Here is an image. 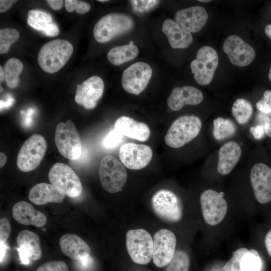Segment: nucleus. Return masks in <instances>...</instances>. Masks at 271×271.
Segmentation results:
<instances>
[{"mask_svg": "<svg viewBox=\"0 0 271 271\" xmlns=\"http://www.w3.org/2000/svg\"><path fill=\"white\" fill-rule=\"evenodd\" d=\"M73 52V46L64 39H55L43 45L38 55L41 69L48 73H54L67 63Z\"/></svg>", "mask_w": 271, "mask_h": 271, "instance_id": "obj_1", "label": "nucleus"}, {"mask_svg": "<svg viewBox=\"0 0 271 271\" xmlns=\"http://www.w3.org/2000/svg\"><path fill=\"white\" fill-rule=\"evenodd\" d=\"M201 127V121L197 116H180L172 122L168 130L165 137V143L172 148L182 147L198 135Z\"/></svg>", "mask_w": 271, "mask_h": 271, "instance_id": "obj_2", "label": "nucleus"}, {"mask_svg": "<svg viewBox=\"0 0 271 271\" xmlns=\"http://www.w3.org/2000/svg\"><path fill=\"white\" fill-rule=\"evenodd\" d=\"M134 25L133 20L124 14L110 13L102 17L95 24L93 36L99 43L108 42L128 32Z\"/></svg>", "mask_w": 271, "mask_h": 271, "instance_id": "obj_3", "label": "nucleus"}, {"mask_svg": "<svg viewBox=\"0 0 271 271\" xmlns=\"http://www.w3.org/2000/svg\"><path fill=\"white\" fill-rule=\"evenodd\" d=\"M98 176L103 188L110 193L120 191L127 180L124 166L114 157L106 155L98 167Z\"/></svg>", "mask_w": 271, "mask_h": 271, "instance_id": "obj_4", "label": "nucleus"}, {"mask_svg": "<svg viewBox=\"0 0 271 271\" xmlns=\"http://www.w3.org/2000/svg\"><path fill=\"white\" fill-rule=\"evenodd\" d=\"M151 206L154 213L164 221L177 223L183 217L182 202L176 194L169 190L157 191L152 197Z\"/></svg>", "mask_w": 271, "mask_h": 271, "instance_id": "obj_5", "label": "nucleus"}, {"mask_svg": "<svg viewBox=\"0 0 271 271\" xmlns=\"http://www.w3.org/2000/svg\"><path fill=\"white\" fill-rule=\"evenodd\" d=\"M55 142L59 153L71 160L78 159L81 154V140L73 122L68 119L59 122L56 128Z\"/></svg>", "mask_w": 271, "mask_h": 271, "instance_id": "obj_6", "label": "nucleus"}, {"mask_svg": "<svg viewBox=\"0 0 271 271\" xmlns=\"http://www.w3.org/2000/svg\"><path fill=\"white\" fill-rule=\"evenodd\" d=\"M126 246L134 262L147 264L151 260L153 238L147 230L141 228L128 230L126 234Z\"/></svg>", "mask_w": 271, "mask_h": 271, "instance_id": "obj_7", "label": "nucleus"}, {"mask_svg": "<svg viewBox=\"0 0 271 271\" xmlns=\"http://www.w3.org/2000/svg\"><path fill=\"white\" fill-rule=\"evenodd\" d=\"M46 142L43 137L34 134L25 141L17 156V165L23 172L32 171L37 168L46 151Z\"/></svg>", "mask_w": 271, "mask_h": 271, "instance_id": "obj_8", "label": "nucleus"}, {"mask_svg": "<svg viewBox=\"0 0 271 271\" xmlns=\"http://www.w3.org/2000/svg\"><path fill=\"white\" fill-rule=\"evenodd\" d=\"M218 64V56L212 47L204 46L198 51L196 59L190 64L195 81L201 85L209 84Z\"/></svg>", "mask_w": 271, "mask_h": 271, "instance_id": "obj_9", "label": "nucleus"}, {"mask_svg": "<svg viewBox=\"0 0 271 271\" xmlns=\"http://www.w3.org/2000/svg\"><path fill=\"white\" fill-rule=\"evenodd\" d=\"M50 183L69 197L80 195L82 186L79 178L71 168L62 163H55L49 172Z\"/></svg>", "mask_w": 271, "mask_h": 271, "instance_id": "obj_10", "label": "nucleus"}, {"mask_svg": "<svg viewBox=\"0 0 271 271\" xmlns=\"http://www.w3.org/2000/svg\"><path fill=\"white\" fill-rule=\"evenodd\" d=\"M224 193L212 189L204 191L201 195L200 202L203 218L209 225L220 223L225 217L228 205L223 198Z\"/></svg>", "mask_w": 271, "mask_h": 271, "instance_id": "obj_11", "label": "nucleus"}, {"mask_svg": "<svg viewBox=\"0 0 271 271\" xmlns=\"http://www.w3.org/2000/svg\"><path fill=\"white\" fill-rule=\"evenodd\" d=\"M176 243L175 235L170 230L163 228L155 233L152 259L156 266L163 267L169 263L175 255Z\"/></svg>", "mask_w": 271, "mask_h": 271, "instance_id": "obj_12", "label": "nucleus"}, {"mask_svg": "<svg viewBox=\"0 0 271 271\" xmlns=\"http://www.w3.org/2000/svg\"><path fill=\"white\" fill-rule=\"evenodd\" d=\"M152 75V69L148 64L143 62L133 63L122 73V87L129 93L139 95L146 88Z\"/></svg>", "mask_w": 271, "mask_h": 271, "instance_id": "obj_13", "label": "nucleus"}, {"mask_svg": "<svg viewBox=\"0 0 271 271\" xmlns=\"http://www.w3.org/2000/svg\"><path fill=\"white\" fill-rule=\"evenodd\" d=\"M152 156L151 148L144 144L126 143L120 147L119 151L121 162L131 170L145 168L151 161Z\"/></svg>", "mask_w": 271, "mask_h": 271, "instance_id": "obj_14", "label": "nucleus"}, {"mask_svg": "<svg viewBox=\"0 0 271 271\" xmlns=\"http://www.w3.org/2000/svg\"><path fill=\"white\" fill-rule=\"evenodd\" d=\"M223 50L231 63L237 66L248 65L255 57L254 49L235 35H230L225 40Z\"/></svg>", "mask_w": 271, "mask_h": 271, "instance_id": "obj_15", "label": "nucleus"}, {"mask_svg": "<svg viewBox=\"0 0 271 271\" xmlns=\"http://www.w3.org/2000/svg\"><path fill=\"white\" fill-rule=\"evenodd\" d=\"M250 179L257 201L262 204L270 202L271 168L264 163H257L251 169Z\"/></svg>", "mask_w": 271, "mask_h": 271, "instance_id": "obj_16", "label": "nucleus"}, {"mask_svg": "<svg viewBox=\"0 0 271 271\" xmlns=\"http://www.w3.org/2000/svg\"><path fill=\"white\" fill-rule=\"evenodd\" d=\"M104 90V82L97 76H93L77 85L75 100L85 108H94L101 97Z\"/></svg>", "mask_w": 271, "mask_h": 271, "instance_id": "obj_17", "label": "nucleus"}, {"mask_svg": "<svg viewBox=\"0 0 271 271\" xmlns=\"http://www.w3.org/2000/svg\"><path fill=\"white\" fill-rule=\"evenodd\" d=\"M176 22L190 33L200 31L208 19L206 10L200 6H193L177 11Z\"/></svg>", "mask_w": 271, "mask_h": 271, "instance_id": "obj_18", "label": "nucleus"}, {"mask_svg": "<svg viewBox=\"0 0 271 271\" xmlns=\"http://www.w3.org/2000/svg\"><path fill=\"white\" fill-rule=\"evenodd\" d=\"M203 100V94L198 89L191 86L176 87L167 100L169 108L173 111L180 110L185 105H196Z\"/></svg>", "mask_w": 271, "mask_h": 271, "instance_id": "obj_19", "label": "nucleus"}, {"mask_svg": "<svg viewBox=\"0 0 271 271\" xmlns=\"http://www.w3.org/2000/svg\"><path fill=\"white\" fill-rule=\"evenodd\" d=\"M62 253L73 260L80 261L90 256L91 249L88 244L77 235L67 233L59 240Z\"/></svg>", "mask_w": 271, "mask_h": 271, "instance_id": "obj_20", "label": "nucleus"}, {"mask_svg": "<svg viewBox=\"0 0 271 271\" xmlns=\"http://www.w3.org/2000/svg\"><path fill=\"white\" fill-rule=\"evenodd\" d=\"M65 196L62 190L54 185L41 183L30 189L28 198L34 204L41 205L48 203H61Z\"/></svg>", "mask_w": 271, "mask_h": 271, "instance_id": "obj_21", "label": "nucleus"}, {"mask_svg": "<svg viewBox=\"0 0 271 271\" xmlns=\"http://www.w3.org/2000/svg\"><path fill=\"white\" fill-rule=\"evenodd\" d=\"M12 213L14 219L21 224L42 227L47 222L46 217L42 212L25 201L16 203L13 207Z\"/></svg>", "mask_w": 271, "mask_h": 271, "instance_id": "obj_22", "label": "nucleus"}, {"mask_svg": "<svg viewBox=\"0 0 271 271\" xmlns=\"http://www.w3.org/2000/svg\"><path fill=\"white\" fill-rule=\"evenodd\" d=\"M114 129L122 135L141 142L147 141L151 133L146 123L126 116H120L116 120Z\"/></svg>", "mask_w": 271, "mask_h": 271, "instance_id": "obj_23", "label": "nucleus"}, {"mask_svg": "<svg viewBox=\"0 0 271 271\" xmlns=\"http://www.w3.org/2000/svg\"><path fill=\"white\" fill-rule=\"evenodd\" d=\"M162 30L173 48H185L193 41L191 33L170 19L164 21Z\"/></svg>", "mask_w": 271, "mask_h": 271, "instance_id": "obj_24", "label": "nucleus"}, {"mask_svg": "<svg viewBox=\"0 0 271 271\" xmlns=\"http://www.w3.org/2000/svg\"><path fill=\"white\" fill-rule=\"evenodd\" d=\"M241 154V148L235 142H229L222 146L218 152V173L223 175L229 174L238 163Z\"/></svg>", "mask_w": 271, "mask_h": 271, "instance_id": "obj_25", "label": "nucleus"}, {"mask_svg": "<svg viewBox=\"0 0 271 271\" xmlns=\"http://www.w3.org/2000/svg\"><path fill=\"white\" fill-rule=\"evenodd\" d=\"M19 248L31 259L37 260L42 256V250L39 236L28 230L20 231L17 237Z\"/></svg>", "mask_w": 271, "mask_h": 271, "instance_id": "obj_26", "label": "nucleus"}, {"mask_svg": "<svg viewBox=\"0 0 271 271\" xmlns=\"http://www.w3.org/2000/svg\"><path fill=\"white\" fill-rule=\"evenodd\" d=\"M139 54L138 47L133 44L116 46L107 53V59L112 64L119 65L136 58Z\"/></svg>", "mask_w": 271, "mask_h": 271, "instance_id": "obj_27", "label": "nucleus"}, {"mask_svg": "<svg viewBox=\"0 0 271 271\" xmlns=\"http://www.w3.org/2000/svg\"><path fill=\"white\" fill-rule=\"evenodd\" d=\"M23 69L21 61L15 58H11L7 61L4 66L5 80L7 86L14 88L19 83V76Z\"/></svg>", "mask_w": 271, "mask_h": 271, "instance_id": "obj_28", "label": "nucleus"}, {"mask_svg": "<svg viewBox=\"0 0 271 271\" xmlns=\"http://www.w3.org/2000/svg\"><path fill=\"white\" fill-rule=\"evenodd\" d=\"M213 134L217 140H223L234 134L236 128L235 124L229 119L221 117L213 120Z\"/></svg>", "mask_w": 271, "mask_h": 271, "instance_id": "obj_29", "label": "nucleus"}, {"mask_svg": "<svg viewBox=\"0 0 271 271\" xmlns=\"http://www.w3.org/2000/svg\"><path fill=\"white\" fill-rule=\"evenodd\" d=\"M232 113L239 124H244L250 119L253 112L251 103L243 98L236 99L232 107Z\"/></svg>", "mask_w": 271, "mask_h": 271, "instance_id": "obj_30", "label": "nucleus"}, {"mask_svg": "<svg viewBox=\"0 0 271 271\" xmlns=\"http://www.w3.org/2000/svg\"><path fill=\"white\" fill-rule=\"evenodd\" d=\"M262 267L261 258L255 249L248 250L243 255L241 260L242 271H261Z\"/></svg>", "mask_w": 271, "mask_h": 271, "instance_id": "obj_31", "label": "nucleus"}, {"mask_svg": "<svg viewBox=\"0 0 271 271\" xmlns=\"http://www.w3.org/2000/svg\"><path fill=\"white\" fill-rule=\"evenodd\" d=\"M190 266V259L188 254L182 250H178L166 266L165 271H189Z\"/></svg>", "mask_w": 271, "mask_h": 271, "instance_id": "obj_32", "label": "nucleus"}, {"mask_svg": "<svg viewBox=\"0 0 271 271\" xmlns=\"http://www.w3.org/2000/svg\"><path fill=\"white\" fill-rule=\"evenodd\" d=\"M20 38L19 32L15 29L5 28L0 30V54H7L11 46Z\"/></svg>", "mask_w": 271, "mask_h": 271, "instance_id": "obj_33", "label": "nucleus"}, {"mask_svg": "<svg viewBox=\"0 0 271 271\" xmlns=\"http://www.w3.org/2000/svg\"><path fill=\"white\" fill-rule=\"evenodd\" d=\"M248 250L246 248L242 247L234 251L231 258L223 266L224 271H242L241 268V258Z\"/></svg>", "mask_w": 271, "mask_h": 271, "instance_id": "obj_34", "label": "nucleus"}, {"mask_svg": "<svg viewBox=\"0 0 271 271\" xmlns=\"http://www.w3.org/2000/svg\"><path fill=\"white\" fill-rule=\"evenodd\" d=\"M28 24L34 29L42 32L48 37H56L59 34V29L55 23L39 24L29 18L27 19Z\"/></svg>", "mask_w": 271, "mask_h": 271, "instance_id": "obj_35", "label": "nucleus"}, {"mask_svg": "<svg viewBox=\"0 0 271 271\" xmlns=\"http://www.w3.org/2000/svg\"><path fill=\"white\" fill-rule=\"evenodd\" d=\"M159 1H131L133 11L138 14H142L150 11L159 3Z\"/></svg>", "mask_w": 271, "mask_h": 271, "instance_id": "obj_36", "label": "nucleus"}, {"mask_svg": "<svg viewBox=\"0 0 271 271\" xmlns=\"http://www.w3.org/2000/svg\"><path fill=\"white\" fill-rule=\"evenodd\" d=\"M64 3L66 11L69 13L75 10L77 13L83 14L88 12L91 8L88 3L80 1L65 0Z\"/></svg>", "mask_w": 271, "mask_h": 271, "instance_id": "obj_37", "label": "nucleus"}, {"mask_svg": "<svg viewBox=\"0 0 271 271\" xmlns=\"http://www.w3.org/2000/svg\"><path fill=\"white\" fill-rule=\"evenodd\" d=\"M28 18L39 24L53 23V19L50 14L39 10L30 11Z\"/></svg>", "mask_w": 271, "mask_h": 271, "instance_id": "obj_38", "label": "nucleus"}, {"mask_svg": "<svg viewBox=\"0 0 271 271\" xmlns=\"http://www.w3.org/2000/svg\"><path fill=\"white\" fill-rule=\"evenodd\" d=\"M36 271H69V269L65 262L58 260L46 262L39 266Z\"/></svg>", "mask_w": 271, "mask_h": 271, "instance_id": "obj_39", "label": "nucleus"}, {"mask_svg": "<svg viewBox=\"0 0 271 271\" xmlns=\"http://www.w3.org/2000/svg\"><path fill=\"white\" fill-rule=\"evenodd\" d=\"M122 139V135L114 129L105 137L102 142L103 146L106 149L113 148L120 143Z\"/></svg>", "mask_w": 271, "mask_h": 271, "instance_id": "obj_40", "label": "nucleus"}, {"mask_svg": "<svg viewBox=\"0 0 271 271\" xmlns=\"http://www.w3.org/2000/svg\"><path fill=\"white\" fill-rule=\"evenodd\" d=\"M257 109L263 113L271 112V90H266L264 92L262 98L256 103Z\"/></svg>", "mask_w": 271, "mask_h": 271, "instance_id": "obj_41", "label": "nucleus"}, {"mask_svg": "<svg viewBox=\"0 0 271 271\" xmlns=\"http://www.w3.org/2000/svg\"><path fill=\"white\" fill-rule=\"evenodd\" d=\"M11 227L9 220L6 217L0 220V242L5 243L7 241L11 233Z\"/></svg>", "mask_w": 271, "mask_h": 271, "instance_id": "obj_42", "label": "nucleus"}, {"mask_svg": "<svg viewBox=\"0 0 271 271\" xmlns=\"http://www.w3.org/2000/svg\"><path fill=\"white\" fill-rule=\"evenodd\" d=\"M249 131L256 140L261 139L265 135V132L263 125H257L250 128Z\"/></svg>", "mask_w": 271, "mask_h": 271, "instance_id": "obj_43", "label": "nucleus"}, {"mask_svg": "<svg viewBox=\"0 0 271 271\" xmlns=\"http://www.w3.org/2000/svg\"><path fill=\"white\" fill-rule=\"evenodd\" d=\"M260 114L263 119L265 133L271 138V112L268 113L261 112Z\"/></svg>", "mask_w": 271, "mask_h": 271, "instance_id": "obj_44", "label": "nucleus"}, {"mask_svg": "<svg viewBox=\"0 0 271 271\" xmlns=\"http://www.w3.org/2000/svg\"><path fill=\"white\" fill-rule=\"evenodd\" d=\"M17 1L14 0H1L0 12L4 13L7 11Z\"/></svg>", "mask_w": 271, "mask_h": 271, "instance_id": "obj_45", "label": "nucleus"}, {"mask_svg": "<svg viewBox=\"0 0 271 271\" xmlns=\"http://www.w3.org/2000/svg\"><path fill=\"white\" fill-rule=\"evenodd\" d=\"M47 2L52 9L56 11L61 9L64 3L62 0H48Z\"/></svg>", "mask_w": 271, "mask_h": 271, "instance_id": "obj_46", "label": "nucleus"}, {"mask_svg": "<svg viewBox=\"0 0 271 271\" xmlns=\"http://www.w3.org/2000/svg\"><path fill=\"white\" fill-rule=\"evenodd\" d=\"M264 244L266 251L268 255L271 257V229L265 236Z\"/></svg>", "mask_w": 271, "mask_h": 271, "instance_id": "obj_47", "label": "nucleus"}, {"mask_svg": "<svg viewBox=\"0 0 271 271\" xmlns=\"http://www.w3.org/2000/svg\"><path fill=\"white\" fill-rule=\"evenodd\" d=\"M18 250L19 251L20 257L22 263L25 264H28L29 263V257L26 253L20 248L18 249Z\"/></svg>", "mask_w": 271, "mask_h": 271, "instance_id": "obj_48", "label": "nucleus"}, {"mask_svg": "<svg viewBox=\"0 0 271 271\" xmlns=\"http://www.w3.org/2000/svg\"><path fill=\"white\" fill-rule=\"evenodd\" d=\"M14 100L12 98H10L6 101L1 100V110L3 108H6L10 106L13 103Z\"/></svg>", "mask_w": 271, "mask_h": 271, "instance_id": "obj_49", "label": "nucleus"}, {"mask_svg": "<svg viewBox=\"0 0 271 271\" xmlns=\"http://www.w3.org/2000/svg\"><path fill=\"white\" fill-rule=\"evenodd\" d=\"M1 243V263L2 262L6 252V245L5 243Z\"/></svg>", "mask_w": 271, "mask_h": 271, "instance_id": "obj_50", "label": "nucleus"}, {"mask_svg": "<svg viewBox=\"0 0 271 271\" xmlns=\"http://www.w3.org/2000/svg\"><path fill=\"white\" fill-rule=\"evenodd\" d=\"M7 160L6 155L3 152L0 153V167H3L6 164Z\"/></svg>", "mask_w": 271, "mask_h": 271, "instance_id": "obj_51", "label": "nucleus"}, {"mask_svg": "<svg viewBox=\"0 0 271 271\" xmlns=\"http://www.w3.org/2000/svg\"><path fill=\"white\" fill-rule=\"evenodd\" d=\"M264 32L266 35L271 39V25H267L265 26Z\"/></svg>", "mask_w": 271, "mask_h": 271, "instance_id": "obj_52", "label": "nucleus"}, {"mask_svg": "<svg viewBox=\"0 0 271 271\" xmlns=\"http://www.w3.org/2000/svg\"><path fill=\"white\" fill-rule=\"evenodd\" d=\"M5 78L4 69L0 66V81L2 82Z\"/></svg>", "mask_w": 271, "mask_h": 271, "instance_id": "obj_53", "label": "nucleus"}, {"mask_svg": "<svg viewBox=\"0 0 271 271\" xmlns=\"http://www.w3.org/2000/svg\"><path fill=\"white\" fill-rule=\"evenodd\" d=\"M268 76L269 80L271 82V66H270V68H269Z\"/></svg>", "mask_w": 271, "mask_h": 271, "instance_id": "obj_54", "label": "nucleus"}, {"mask_svg": "<svg viewBox=\"0 0 271 271\" xmlns=\"http://www.w3.org/2000/svg\"><path fill=\"white\" fill-rule=\"evenodd\" d=\"M200 2H203V3H208V2H210L211 1H209V0H199L198 1Z\"/></svg>", "mask_w": 271, "mask_h": 271, "instance_id": "obj_55", "label": "nucleus"}, {"mask_svg": "<svg viewBox=\"0 0 271 271\" xmlns=\"http://www.w3.org/2000/svg\"><path fill=\"white\" fill-rule=\"evenodd\" d=\"M98 1L99 2H108V1H107V0H98Z\"/></svg>", "mask_w": 271, "mask_h": 271, "instance_id": "obj_56", "label": "nucleus"}, {"mask_svg": "<svg viewBox=\"0 0 271 271\" xmlns=\"http://www.w3.org/2000/svg\"><path fill=\"white\" fill-rule=\"evenodd\" d=\"M129 44H133V42L132 41H130L129 42Z\"/></svg>", "mask_w": 271, "mask_h": 271, "instance_id": "obj_57", "label": "nucleus"}]
</instances>
